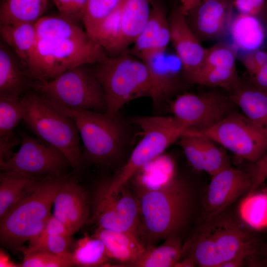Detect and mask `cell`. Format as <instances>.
Wrapping results in <instances>:
<instances>
[{"label": "cell", "mask_w": 267, "mask_h": 267, "mask_svg": "<svg viewBox=\"0 0 267 267\" xmlns=\"http://www.w3.org/2000/svg\"><path fill=\"white\" fill-rule=\"evenodd\" d=\"M137 193L140 237L145 239L146 247L176 235L191 214L192 190L186 181L178 176L162 188Z\"/></svg>", "instance_id": "cell-1"}, {"label": "cell", "mask_w": 267, "mask_h": 267, "mask_svg": "<svg viewBox=\"0 0 267 267\" xmlns=\"http://www.w3.org/2000/svg\"><path fill=\"white\" fill-rule=\"evenodd\" d=\"M64 174L37 179L31 190L0 219V240L5 247L20 250L36 238L51 215L50 209Z\"/></svg>", "instance_id": "cell-2"}, {"label": "cell", "mask_w": 267, "mask_h": 267, "mask_svg": "<svg viewBox=\"0 0 267 267\" xmlns=\"http://www.w3.org/2000/svg\"><path fill=\"white\" fill-rule=\"evenodd\" d=\"M183 245V256L201 267H220L243 247L258 241L249 229L225 212L201 221Z\"/></svg>", "instance_id": "cell-3"}, {"label": "cell", "mask_w": 267, "mask_h": 267, "mask_svg": "<svg viewBox=\"0 0 267 267\" xmlns=\"http://www.w3.org/2000/svg\"><path fill=\"white\" fill-rule=\"evenodd\" d=\"M24 107L22 121L37 137L58 148L71 167L82 164L80 135L72 118L54 103L30 89L21 96Z\"/></svg>", "instance_id": "cell-4"}, {"label": "cell", "mask_w": 267, "mask_h": 267, "mask_svg": "<svg viewBox=\"0 0 267 267\" xmlns=\"http://www.w3.org/2000/svg\"><path fill=\"white\" fill-rule=\"evenodd\" d=\"M93 65L92 69L104 94L106 114L117 115L135 99L151 97L152 87L146 66L129 51Z\"/></svg>", "instance_id": "cell-5"}, {"label": "cell", "mask_w": 267, "mask_h": 267, "mask_svg": "<svg viewBox=\"0 0 267 267\" xmlns=\"http://www.w3.org/2000/svg\"><path fill=\"white\" fill-rule=\"evenodd\" d=\"M109 57L92 40L38 39L26 65L31 80L48 81L82 65H93Z\"/></svg>", "instance_id": "cell-6"}, {"label": "cell", "mask_w": 267, "mask_h": 267, "mask_svg": "<svg viewBox=\"0 0 267 267\" xmlns=\"http://www.w3.org/2000/svg\"><path fill=\"white\" fill-rule=\"evenodd\" d=\"M82 65L48 81L32 80L30 89L52 102L74 110L105 113L106 100L92 68Z\"/></svg>", "instance_id": "cell-7"}, {"label": "cell", "mask_w": 267, "mask_h": 267, "mask_svg": "<svg viewBox=\"0 0 267 267\" xmlns=\"http://www.w3.org/2000/svg\"><path fill=\"white\" fill-rule=\"evenodd\" d=\"M55 104V103H54ZM56 105L74 121L84 145L82 163L113 164L123 148L125 132L117 115L89 110H74Z\"/></svg>", "instance_id": "cell-8"}, {"label": "cell", "mask_w": 267, "mask_h": 267, "mask_svg": "<svg viewBox=\"0 0 267 267\" xmlns=\"http://www.w3.org/2000/svg\"><path fill=\"white\" fill-rule=\"evenodd\" d=\"M134 122L141 130V137L127 162L108 180L110 192L127 184L139 168L164 153L189 131L173 116H138Z\"/></svg>", "instance_id": "cell-9"}, {"label": "cell", "mask_w": 267, "mask_h": 267, "mask_svg": "<svg viewBox=\"0 0 267 267\" xmlns=\"http://www.w3.org/2000/svg\"><path fill=\"white\" fill-rule=\"evenodd\" d=\"M199 133L252 163L267 152V138L242 113L232 111L218 124Z\"/></svg>", "instance_id": "cell-10"}, {"label": "cell", "mask_w": 267, "mask_h": 267, "mask_svg": "<svg viewBox=\"0 0 267 267\" xmlns=\"http://www.w3.org/2000/svg\"><path fill=\"white\" fill-rule=\"evenodd\" d=\"M19 150L7 160L0 162L1 171L24 173L38 178L63 174L70 162L57 147L21 130Z\"/></svg>", "instance_id": "cell-11"}, {"label": "cell", "mask_w": 267, "mask_h": 267, "mask_svg": "<svg viewBox=\"0 0 267 267\" xmlns=\"http://www.w3.org/2000/svg\"><path fill=\"white\" fill-rule=\"evenodd\" d=\"M234 106L229 96L208 91L178 95L170 108L173 117L187 130L200 133L220 122Z\"/></svg>", "instance_id": "cell-12"}, {"label": "cell", "mask_w": 267, "mask_h": 267, "mask_svg": "<svg viewBox=\"0 0 267 267\" xmlns=\"http://www.w3.org/2000/svg\"><path fill=\"white\" fill-rule=\"evenodd\" d=\"M249 173L231 167L212 176L202 199L201 221L209 219L225 210L250 190Z\"/></svg>", "instance_id": "cell-13"}, {"label": "cell", "mask_w": 267, "mask_h": 267, "mask_svg": "<svg viewBox=\"0 0 267 267\" xmlns=\"http://www.w3.org/2000/svg\"><path fill=\"white\" fill-rule=\"evenodd\" d=\"M171 42L182 66V73L190 83L202 66L207 49L189 27L180 5L174 8L168 16Z\"/></svg>", "instance_id": "cell-14"}, {"label": "cell", "mask_w": 267, "mask_h": 267, "mask_svg": "<svg viewBox=\"0 0 267 267\" xmlns=\"http://www.w3.org/2000/svg\"><path fill=\"white\" fill-rule=\"evenodd\" d=\"M233 0H201L185 14L187 22L202 42L217 39L228 33Z\"/></svg>", "instance_id": "cell-15"}, {"label": "cell", "mask_w": 267, "mask_h": 267, "mask_svg": "<svg viewBox=\"0 0 267 267\" xmlns=\"http://www.w3.org/2000/svg\"><path fill=\"white\" fill-rule=\"evenodd\" d=\"M147 68L151 84L150 98L156 106L176 93L180 88L182 66L176 54L164 51L148 53L140 58Z\"/></svg>", "instance_id": "cell-16"}, {"label": "cell", "mask_w": 267, "mask_h": 267, "mask_svg": "<svg viewBox=\"0 0 267 267\" xmlns=\"http://www.w3.org/2000/svg\"><path fill=\"white\" fill-rule=\"evenodd\" d=\"M53 215L72 235L89 220L87 193L78 180L65 175L53 201Z\"/></svg>", "instance_id": "cell-17"}, {"label": "cell", "mask_w": 267, "mask_h": 267, "mask_svg": "<svg viewBox=\"0 0 267 267\" xmlns=\"http://www.w3.org/2000/svg\"><path fill=\"white\" fill-rule=\"evenodd\" d=\"M149 18L138 36L132 49V54L140 59L153 52L167 49L171 42L168 16L164 5L160 2L151 0Z\"/></svg>", "instance_id": "cell-18"}, {"label": "cell", "mask_w": 267, "mask_h": 267, "mask_svg": "<svg viewBox=\"0 0 267 267\" xmlns=\"http://www.w3.org/2000/svg\"><path fill=\"white\" fill-rule=\"evenodd\" d=\"M26 67L3 41L0 44V96L19 98L30 89Z\"/></svg>", "instance_id": "cell-19"}, {"label": "cell", "mask_w": 267, "mask_h": 267, "mask_svg": "<svg viewBox=\"0 0 267 267\" xmlns=\"http://www.w3.org/2000/svg\"><path fill=\"white\" fill-rule=\"evenodd\" d=\"M94 236L103 241L110 260L125 266L134 267L146 250V246L141 240L129 232L98 227Z\"/></svg>", "instance_id": "cell-20"}, {"label": "cell", "mask_w": 267, "mask_h": 267, "mask_svg": "<svg viewBox=\"0 0 267 267\" xmlns=\"http://www.w3.org/2000/svg\"><path fill=\"white\" fill-rule=\"evenodd\" d=\"M228 33L241 53L262 49L267 41V27L259 16L241 13L234 16Z\"/></svg>", "instance_id": "cell-21"}, {"label": "cell", "mask_w": 267, "mask_h": 267, "mask_svg": "<svg viewBox=\"0 0 267 267\" xmlns=\"http://www.w3.org/2000/svg\"><path fill=\"white\" fill-rule=\"evenodd\" d=\"M177 176L175 161L171 156L163 153L139 168L131 179L134 180L139 193L162 188Z\"/></svg>", "instance_id": "cell-22"}, {"label": "cell", "mask_w": 267, "mask_h": 267, "mask_svg": "<svg viewBox=\"0 0 267 267\" xmlns=\"http://www.w3.org/2000/svg\"><path fill=\"white\" fill-rule=\"evenodd\" d=\"M230 92L229 96L234 105L267 138V93L257 89L251 81L245 85L241 83Z\"/></svg>", "instance_id": "cell-23"}, {"label": "cell", "mask_w": 267, "mask_h": 267, "mask_svg": "<svg viewBox=\"0 0 267 267\" xmlns=\"http://www.w3.org/2000/svg\"><path fill=\"white\" fill-rule=\"evenodd\" d=\"M151 0H123L120 6V54L133 44L150 15Z\"/></svg>", "instance_id": "cell-24"}, {"label": "cell", "mask_w": 267, "mask_h": 267, "mask_svg": "<svg viewBox=\"0 0 267 267\" xmlns=\"http://www.w3.org/2000/svg\"><path fill=\"white\" fill-rule=\"evenodd\" d=\"M39 178H40L24 173L1 171L0 174V219L31 190L36 181Z\"/></svg>", "instance_id": "cell-25"}, {"label": "cell", "mask_w": 267, "mask_h": 267, "mask_svg": "<svg viewBox=\"0 0 267 267\" xmlns=\"http://www.w3.org/2000/svg\"><path fill=\"white\" fill-rule=\"evenodd\" d=\"M38 39L69 40L86 42L90 39L78 23L62 16H42L35 23Z\"/></svg>", "instance_id": "cell-26"}, {"label": "cell", "mask_w": 267, "mask_h": 267, "mask_svg": "<svg viewBox=\"0 0 267 267\" xmlns=\"http://www.w3.org/2000/svg\"><path fill=\"white\" fill-rule=\"evenodd\" d=\"M3 41L20 59L26 67L38 40L35 23H16L0 25Z\"/></svg>", "instance_id": "cell-27"}, {"label": "cell", "mask_w": 267, "mask_h": 267, "mask_svg": "<svg viewBox=\"0 0 267 267\" xmlns=\"http://www.w3.org/2000/svg\"><path fill=\"white\" fill-rule=\"evenodd\" d=\"M237 213L239 221L249 230L267 229V193L263 189L248 193L239 203Z\"/></svg>", "instance_id": "cell-28"}, {"label": "cell", "mask_w": 267, "mask_h": 267, "mask_svg": "<svg viewBox=\"0 0 267 267\" xmlns=\"http://www.w3.org/2000/svg\"><path fill=\"white\" fill-rule=\"evenodd\" d=\"M48 0H2L0 25L16 23H35L46 9Z\"/></svg>", "instance_id": "cell-29"}, {"label": "cell", "mask_w": 267, "mask_h": 267, "mask_svg": "<svg viewBox=\"0 0 267 267\" xmlns=\"http://www.w3.org/2000/svg\"><path fill=\"white\" fill-rule=\"evenodd\" d=\"M108 180L101 182L94 193L92 220L97 223L98 227L132 233L120 218L113 204L108 190Z\"/></svg>", "instance_id": "cell-30"}, {"label": "cell", "mask_w": 267, "mask_h": 267, "mask_svg": "<svg viewBox=\"0 0 267 267\" xmlns=\"http://www.w3.org/2000/svg\"><path fill=\"white\" fill-rule=\"evenodd\" d=\"M183 257V245L177 235L169 237L159 246L146 247L141 258L134 265L136 267H175Z\"/></svg>", "instance_id": "cell-31"}, {"label": "cell", "mask_w": 267, "mask_h": 267, "mask_svg": "<svg viewBox=\"0 0 267 267\" xmlns=\"http://www.w3.org/2000/svg\"><path fill=\"white\" fill-rule=\"evenodd\" d=\"M120 7L102 21L88 34L89 39L99 45L110 57L120 54Z\"/></svg>", "instance_id": "cell-32"}, {"label": "cell", "mask_w": 267, "mask_h": 267, "mask_svg": "<svg viewBox=\"0 0 267 267\" xmlns=\"http://www.w3.org/2000/svg\"><path fill=\"white\" fill-rule=\"evenodd\" d=\"M73 265L84 267H95L107 264L110 260L105 245L99 238L85 235L77 242L74 251L71 253Z\"/></svg>", "instance_id": "cell-33"}, {"label": "cell", "mask_w": 267, "mask_h": 267, "mask_svg": "<svg viewBox=\"0 0 267 267\" xmlns=\"http://www.w3.org/2000/svg\"><path fill=\"white\" fill-rule=\"evenodd\" d=\"M241 83L236 69L202 66L192 78L190 83L220 87L231 91Z\"/></svg>", "instance_id": "cell-34"}, {"label": "cell", "mask_w": 267, "mask_h": 267, "mask_svg": "<svg viewBox=\"0 0 267 267\" xmlns=\"http://www.w3.org/2000/svg\"><path fill=\"white\" fill-rule=\"evenodd\" d=\"M198 133L202 150L203 171L213 176L231 167L229 156L224 150L207 136Z\"/></svg>", "instance_id": "cell-35"}, {"label": "cell", "mask_w": 267, "mask_h": 267, "mask_svg": "<svg viewBox=\"0 0 267 267\" xmlns=\"http://www.w3.org/2000/svg\"><path fill=\"white\" fill-rule=\"evenodd\" d=\"M24 115V107L19 98L0 96V136L15 134L14 129Z\"/></svg>", "instance_id": "cell-36"}, {"label": "cell", "mask_w": 267, "mask_h": 267, "mask_svg": "<svg viewBox=\"0 0 267 267\" xmlns=\"http://www.w3.org/2000/svg\"><path fill=\"white\" fill-rule=\"evenodd\" d=\"M123 0H88L83 22L87 34L118 9Z\"/></svg>", "instance_id": "cell-37"}, {"label": "cell", "mask_w": 267, "mask_h": 267, "mask_svg": "<svg viewBox=\"0 0 267 267\" xmlns=\"http://www.w3.org/2000/svg\"><path fill=\"white\" fill-rule=\"evenodd\" d=\"M237 51L232 44L226 43L216 44L207 49L206 54L201 67L236 69V59Z\"/></svg>", "instance_id": "cell-38"}, {"label": "cell", "mask_w": 267, "mask_h": 267, "mask_svg": "<svg viewBox=\"0 0 267 267\" xmlns=\"http://www.w3.org/2000/svg\"><path fill=\"white\" fill-rule=\"evenodd\" d=\"M71 236L55 235L39 240H32L29 241L28 246L23 247L21 251L25 254L41 251L71 257V253L68 251V248L71 241Z\"/></svg>", "instance_id": "cell-39"}, {"label": "cell", "mask_w": 267, "mask_h": 267, "mask_svg": "<svg viewBox=\"0 0 267 267\" xmlns=\"http://www.w3.org/2000/svg\"><path fill=\"white\" fill-rule=\"evenodd\" d=\"M19 267H69L73 266L70 257L47 252L37 251L24 254Z\"/></svg>", "instance_id": "cell-40"}, {"label": "cell", "mask_w": 267, "mask_h": 267, "mask_svg": "<svg viewBox=\"0 0 267 267\" xmlns=\"http://www.w3.org/2000/svg\"><path fill=\"white\" fill-rule=\"evenodd\" d=\"M180 146L191 166L196 171H203L202 150L197 132L189 131L178 139Z\"/></svg>", "instance_id": "cell-41"}, {"label": "cell", "mask_w": 267, "mask_h": 267, "mask_svg": "<svg viewBox=\"0 0 267 267\" xmlns=\"http://www.w3.org/2000/svg\"><path fill=\"white\" fill-rule=\"evenodd\" d=\"M88 0H53L61 16L75 22L83 20Z\"/></svg>", "instance_id": "cell-42"}, {"label": "cell", "mask_w": 267, "mask_h": 267, "mask_svg": "<svg viewBox=\"0 0 267 267\" xmlns=\"http://www.w3.org/2000/svg\"><path fill=\"white\" fill-rule=\"evenodd\" d=\"M249 173L252 179V186L249 192H251L258 190L267 179V152L253 163Z\"/></svg>", "instance_id": "cell-43"}, {"label": "cell", "mask_w": 267, "mask_h": 267, "mask_svg": "<svg viewBox=\"0 0 267 267\" xmlns=\"http://www.w3.org/2000/svg\"><path fill=\"white\" fill-rule=\"evenodd\" d=\"M55 235H72L63 223L53 215H51L46 221L42 231L32 240H39L47 236Z\"/></svg>", "instance_id": "cell-44"}, {"label": "cell", "mask_w": 267, "mask_h": 267, "mask_svg": "<svg viewBox=\"0 0 267 267\" xmlns=\"http://www.w3.org/2000/svg\"><path fill=\"white\" fill-rule=\"evenodd\" d=\"M266 0H233L234 7L239 13L259 16L262 14Z\"/></svg>", "instance_id": "cell-45"}, {"label": "cell", "mask_w": 267, "mask_h": 267, "mask_svg": "<svg viewBox=\"0 0 267 267\" xmlns=\"http://www.w3.org/2000/svg\"><path fill=\"white\" fill-rule=\"evenodd\" d=\"M21 142L19 135L0 136V162L5 161L11 157L14 153L13 152L14 147L21 144Z\"/></svg>", "instance_id": "cell-46"}, {"label": "cell", "mask_w": 267, "mask_h": 267, "mask_svg": "<svg viewBox=\"0 0 267 267\" xmlns=\"http://www.w3.org/2000/svg\"><path fill=\"white\" fill-rule=\"evenodd\" d=\"M250 78L255 87L267 93V62L258 70L254 76Z\"/></svg>", "instance_id": "cell-47"}, {"label": "cell", "mask_w": 267, "mask_h": 267, "mask_svg": "<svg viewBox=\"0 0 267 267\" xmlns=\"http://www.w3.org/2000/svg\"><path fill=\"white\" fill-rule=\"evenodd\" d=\"M240 56V61L247 71L250 78L257 73L260 67L255 59L252 52H243Z\"/></svg>", "instance_id": "cell-48"}, {"label": "cell", "mask_w": 267, "mask_h": 267, "mask_svg": "<svg viewBox=\"0 0 267 267\" xmlns=\"http://www.w3.org/2000/svg\"><path fill=\"white\" fill-rule=\"evenodd\" d=\"M256 267H267V244H265L258 257Z\"/></svg>", "instance_id": "cell-49"}, {"label": "cell", "mask_w": 267, "mask_h": 267, "mask_svg": "<svg viewBox=\"0 0 267 267\" xmlns=\"http://www.w3.org/2000/svg\"><path fill=\"white\" fill-rule=\"evenodd\" d=\"M201 0H181L180 6L183 12L186 14L192 8L197 5Z\"/></svg>", "instance_id": "cell-50"}, {"label": "cell", "mask_w": 267, "mask_h": 267, "mask_svg": "<svg viewBox=\"0 0 267 267\" xmlns=\"http://www.w3.org/2000/svg\"><path fill=\"white\" fill-rule=\"evenodd\" d=\"M197 266L194 260L191 257L185 256L179 260L175 267H194Z\"/></svg>", "instance_id": "cell-51"}, {"label": "cell", "mask_w": 267, "mask_h": 267, "mask_svg": "<svg viewBox=\"0 0 267 267\" xmlns=\"http://www.w3.org/2000/svg\"><path fill=\"white\" fill-rule=\"evenodd\" d=\"M0 267H17L12 262H10L9 257H7L6 254L3 252H0Z\"/></svg>", "instance_id": "cell-52"}, {"label": "cell", "mask_w": 267, "mask_h": 267, "mask_svg": "<svg viewBox=\"0 0 267 267\" xmlns=\"http://www.w3.org/2000/svg\"><path fill=\"white\" fill-rule=\"evenodd\" d=\"M262 14H263L265 21L267 24V0L266 1L265 7Z\"/></svg>", "instance_id": "cell-53"}, {"label": "cell", "mask_w": 267, "mask_h": 267, "mask_svg": "<svg viewBox=\"0 0 267 267\" xmlns=\"http://www.w3.org/2000/svg\"><path fill=\"white\" fill-rule=\"evenodd\" d=\"M266 193H267V187L263 189Z\"/></svg>", "instance_id": "cell-54"}]
</instances>
